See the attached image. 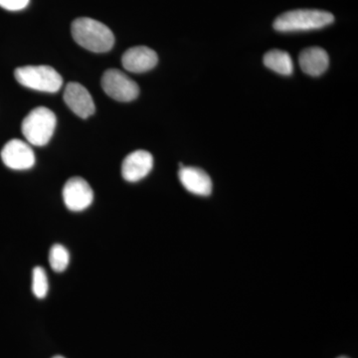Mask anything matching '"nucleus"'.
<instances>
[{
	"instance_id": "obj_3",
	"label": "nucleus",
	"mask_w": 358,
	"mask_h": 358,
	"mask_svg": "<svg viewBox=\"0 0 358 358\" xmlns=\"http://www.w3.org/2000/svg\"><path fill=\"white\" fill-rule=\"evenodd\" d=\"M57 119L51 110L45 107L32 110L23 120V136L26 141L32 145L43 147L50 141L55 131Z\"/></svg>"
},
{
	"instance_id": "obj_7",
	"label": "nucleus",
	"mask_w": 358,
	"mask_h": 358,
	"mask_svg": "<svg viewBox=\"0 0 358 358\" xmlns=\"http://www.w3.org/2000/svg\"><path fill=\"white\" fill-rule=\"evenodd\" d=\"M1 159L8 169L25 171L35 164V155L29 143L20 140L7 141L1 150Z\"/></svg>"
},
{
	"instance_id": "obj_6",
	"label": "nucleus",
	"mask_w": 358,
	"mask_h": 358,
	"mask_svg": "<svg viewBox=\"0 0 358 358\" xmlns=\"http://www.w3.org/2000/svg\"><path fill=\"white\" fill-rule=\"evenodd\" d=\"M63 200L69 210L83 211L93 203V189L84 178H70L63 188Z\"/></svg>"
},
{
	"instance_id": "obj_16",
	"label": "nucleus",
	"mask_w": 358,
	"mask_h": 358,
	"mask_svg": "<svg viewBox=\"0 0 358 358\" xmlns=\"http://www.w3.org/2000/svg\"><path fill=\"white\" fill-rule=\"evenodd\" d=\"M29 2L30 0H0V7L9 11L22 10Z\"/></svg>"
},
{
	"instance_id": "obj_15",
	"label": "nucleus",
	"mask_w": 358,
	"mask_h": 358,
	"mask_svg": "<svg viewBox=\"0 0 358 358\" xmlns=\"http://www.w3.org/2000/svg\"><path fill=\"white\" fill-rule=\"evenodd\" d=\"M49 282L46 272L42 267H35L32 272V292L37 299H44L48 294Z\"/></svg>"
},
{
	"instance_id": "obj_8",
	"label": "nucleus",
	"mask_w": 358,
	"mask_h": 358,
	"mask_svg": "<svg viewBox=\"0 0 358 358\" xmlns=\"http://www.w3.org/2000/svg\"><path fill=\"white\" fill-rule=\"evenodd\" d=\"M64 101L70 110L82 119H87L95 113V103L91 94L83 85L76 82H71L66 86Z\"/></svg>"
},
{
	"instance_id": "obj_1",
	"label": "nucleus",
	"mask_w": 358,
	"mask_h": 358,
	"mask_svg": "<svg viewBox=\"0 0 358 358\" xmlns=\"http://www.w3.org/2000/svg\"><path fill=\"white\" fill-rule=\"evenodd\" d=\"M72 36L80 46L95 53L110 51L115 44L112 30L100 21L88 17L78 18L73 21Z\"/></svg>"
},
{
	"instance_id": "obj_18",
	"label": "nucleus",
	"mask_w": 358,
	"mask_h": 358,
	"mask_svg": "<svg viewBox=\"0 0 358 358\" xmlns=\"http://www.w3.org/2000/svg\"><path fill=\"white\" fill-rule=\"evenodd\" d=\"M338 358H348V357H338Z\"/></svg>"
},
{
	"instance_id": "obj_9",
	"label": "nucleus",
	"mask_w": 358,
	"mask_h": 358,
	"mask_svg": "<svg viewBox=\"0 0 358 358\" xmlns=\"http://www.w3.org/2000/svg\"><path fill=\"white\" fill-rule=\"evenodd\" d=\"M154 167V157L147 150H136L124 159L122 176L129 182H138L145 178Z\"/></svg>"
},
{
	"instance_id": "obj_10",
	"label": "nucleus",
	"mask_w": 358,
	"mask_h": 358,
	"mask_svg": "<svg viewBox=\"0 0 358 358\" xmlns=\"http://www.w3.org/2000/svg\"><path fill=\"white\" fill-rule=\"evenodd\" d=\"M159 62L157 54L147 46L129 48L122 55V63L124 69L133 73H145L154 69Z\"/></svg>"
},
{
	"instance_id": "obj_4",
	"label": "nucleus",
	"mask_w": 358,
	"mask_h": 358,
	"mask_svg": "<svg viewBox=\"0 0 358 358\" xmlns=\"http://www.w3.org/2000/svg\"><path fill=\"white\" fill-rule=\"evenodd\" d=\"M16 81L26 88L46 93H56L63 85L57 71L50 66H25L14 72Z\"/></svg>"
},
{
	"instance_id": "obj_11",
	"label": "nucleus",
	"mask_w": 358,
	"mask_h": 358,
	"mask_svg": "<svg viewBox=\"0 0 358 358\" xmlns=\"http://www.w3.org/2000/svg\"><path fill=\"white\" fill-rule=\"evenodd\" d=\"M179 180L187 192L199 196H208L212 192V180L201 169L194 166H183L181 164L178 173Z\"/></svg>"
},
{
	"instance_id": "obj_5",
	"label": "nucleus",
	"mask_w": 358,
	"mask_h": 358,
	"mask_svg": "<svg viewBox=\"0 0 358 358\" xmlns=\"http://www.w3.org/2000/svg\"><path fill=\"white\" fill-rule=\"evenodd\" d=\"M102 88L110 98L119 102H131L140 94V88L124 72L117 69H109L103 73Z\"/></svg>"
},
{
	"instance_id": "obj_14",
	"label": "nucleus",
	"mask_w": 358,
	"mask_h": 358,
	"mask_svg": "<svg viewBox=\"0 0 358 358\" xmlns=\"http://www.w3.org/2000/svg\"><path fill=\"white\" fill-rule=\"evenodd\" d=\"M49 262L54 272H64L70 263L69 251L63 245H53L49 252Z\"/></svg>"
},
{
	"instance_id": "obj_17",
	"label": "nucleus",
	"mask_w": 358,
	"mask_h": 358,
	"mask_svg": "<svg viewBox=\"0 0 358 358\" xmlns=\"http://www.w3.org/2000/svg\"><path fill=\"white\" fill-rule=\"evenodd\" d=\"M53 358H65V357H61V355H57V357H54Z\"/></svg>"
},
{
	"instance_id": "obj_12",
	"label": "nucleus",
	"mask_w": 358,
	"mask_h": 358,
	"mask_svg": "<svg viewBox=\"0 0 358 358\" xmlns=\"http://www.w3.org/2000/svg\"><path fill=\"white\" fill-rule=\"evenodd\" d=\"M299 61L301 70L313 77L320 76L326 72L329 64L327 51L320 47H310L301 51Z\"/></svg>"
},
{
	"instance_id": "obj_2",
	"label": "nucleus",
	"mask_w": 358,
	"mask_h": 358,
	"mask_svg": "<svg viewBox=\"0 0 358 358\" xmlns=\"http://www.w3.org/2000/svg\"><path fill=\"white\" fill-rule=\"evenodd\" d=\"M334 16L317 9H296L278 16L274 28L280 32L310 31L320 29L334 23Z\"/></svg>"
},
{
	"instance_id": "obj_13",
	"label": "nucleus",
	"mask_w": 358,
	"mask_h": 358,
	"mask_svg": "<svg viewBox=\"0 0 358 358\" xmlns=\"http://www.w3.org/2000/svg\"><path fill=\"white\" fill-rule=\"evenodd\" d=\"M264 64L266 67L268 68L275 73L289 76L293 73L294 65L293 60L288 52L282 50L268 51V53L264 56Z\"/></svg>"
}]
</instances>
